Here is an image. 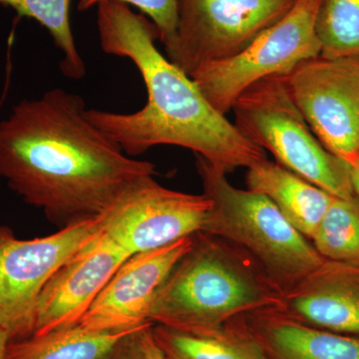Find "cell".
Returning <instances> with one entry per match:
<instances>
[{"label":"cell","instance_id":"obj_1","mask_svg":"<svg viewBox=\"0 0 359 359\" xmlns=\"http://www.w3.org/2000/svg\"><path fill=\"white\" fill-rule=\"evenodd\" d=\"M62 88L25 99L0 120V180L63 229L95 219L136 180L156 174L90 121Z\"/></svg>","mask_w":359,"mask_h":359},{"label":"cell","instance_id":"obj_2","mask_svg":"<svg viewBox=\"0 0 359 359\" xmlns=\"http://www.w3.org/2000/svg\"><path fill=\"white\" fill-rule=\"evenodd\" d=\"M101 49L128 58L147 89L148 100L134 113L86 109L87 118L130 157L159 145L189 149L229 174L266 159L226 115L215 109L187 75L156 46L157 28L126 4L103 1L96 6Z\"/></svg>","mask_w":359,"mask_h":359},{"label":"cell","instance_id":"obj_3","mask_svg":"<svg viewBox=\"0 0 359 359\" xmlns=\"http://www.w3.org/2000/svg\"><path fill=\"white\" fill-rule=\"evenodd\" d=\"M191 238L156 294L151 323L202 334L242 314L280 306L283 290L247 250L204 231Z\"/></svg>","mask_w":359,"mask_h":359},{"label":"cell","instance_id":"obj_4","mask_svg":"<svg viewBox=\"0 0 359 359\" xmlns=\"http://www.w3.org/2000/svg\"><path fill=\"white\" fill-rule=\"evenodd\" d=\"M196 168L211 201L202 231L247 250L283 292L325 262L266 196L236 188L223 170L201 156L196 155Z\"/></svg>","mask_w":359,"mask_h":359},{"label":"cell","instance_id":"obj_5","mask_svg":"<svg viewBox=\"0 0 359 359\" xmlns=\"http://www.w3.org/2000/svg\"><path fill=\"white\" fill-rule=\"evenodd\" d=\"M238 130L276 163L334 197L354 194L348 164L321 145L290 95L283 77H269L245 90L233 108Z\"/></svg>","mask_w":359,"mask_h":359},{"label":"cell","instance_id":"obj_6","mask_svg":"<svg viewBox=\"0 0 359 359\" xmlns=\"http://www.w3.org/2000/svg\"><path fill=\"white\" fill-rule=\"evenodd\" d=\"M321 1L297 0L282 20L237 55L196 70L191 77L212 107L226 115L252 84L287 76L304 61L320 56L316 20Z\"/></svg>","mask_w":359,"mask_h":359},{"label":"cell","instance_id":"obj_7","mask_svg":"<svg viewBox=\"0 0 359 359\" xmlns=\"http://www.w3.org/2000/svg\"><path fill=\"white\" fill-rule=\"evenodd\" d=\"M297 0H179L166 57L192 76L201 66L233 57L282 20Z\"/></svg>","mask_w":359,"mask_h":359},{"label":"cell","instance_id":"obj_8","mask_svg":"<svg viewBox=\"0 0 359 359\" xmlns=\"http://www.w3.org/2000/svg\"><path fill=\"white\" fill-rule=\"evenodd\" d=\"M98 219L22 240L0 226V327L9 341L34 334L40 294L57 269L100 233Z\"/></svg>","mask_w":359,"mask_h":359},{"label":"cell","instance_id":"obj_9","mask_svg":"<svg viewBox=\"0 0 359 359\" xmlns=\"http://www.w3.org/2000/svg\"><path fill=\"white\" fill-rule=\"evenodd\" d=\"M211 201L136 180L97 218L101 231L130 256L159 249L202 231Z\"/></svg>","mask_w":359,"mask_h":359},{"label":"cell","instance_id":"obj_10","mask_svg":"<svg viewBox=\"0 0 359 359\" xmlns=\"http://www.w3.org/2000/svg\"><path fill=\"white\" fill-rule=\"evenodd\" d=\"M318 140L346 163L359 158V56L309 59L283 77Z\"/></svg>","mask_w":359,"mask_h":359},{"label":"cell","instance_id":"obj_11","mask_svg":"<svg viewBox=\"0 0 359 359\" xmlns=\"http://www.w3.org/2000/svg\"><path fill=\"white\" fill-rule=\"evenodd\" d=\"M191 245L190 236L127 257L78 325L93 332H121L151 323L149 313L158 290Z\"/></svg>","mask_w":359,"mask_h":359},{"label":"cell","instance_id":"obj_12","mask_svg":"<svg viewBox=\"0 0 359 359\" xmlns=\"http://www.w3.org/2000/svg\"><path fill=\"white\" fill-rule=\"evenodd\" d=\"M128 252L102 231L75 252L45 285L37 302L34 334L76 327Z\"/></svg>","mask_w":359,"mask_h":359},{"label":"cell","instance_id":"obj_13","mask_svg":"<svg viewBox=\"0 0 359 359\" xmlns=\"http://www.w3.org/2000/svg\"><path fill=\"white\" fill-rule=\"evenodd\" d=\"M276 309L309 327L359 337V262L325 259Z\"/></svg>","mask_w":359,"mask_h":359},{"label":"cell","instance_id":"obj_14","mask_svg":"<svg viewBox=\"0 0 359 359\" xmlns=\"http://www.w3.org/2000/svg\"><path fill=\"white\" fill-rule=\"evenodd\" d=\"M238 318L268 359H359V337L309 327L276 308Z\"/></svg>","mask_w":359,"mask_h":359},{"label":"cell","instance_id":"obj_15","mask_svg":"<svg viewBox=\"0 0 359 359\" xmlns=\"http://www.w3.org/2000/svg\"><path fill=\"white\" fill-rule=\"evenodd\" d=\"M248 190L269 198L285 218L311 242L334 196L280 166L264 159L248 168Z\"/></svg>","mask_w":359,"mask_h":359},{"label":"cell","instance_id":"obj_16","mask_svg":"<svg viewBox=\"0 0 359 359\" xmlns=\"http://www.w3.org/2000/svg\"><path fill=\"white\" fill-rule=\"evenodd\" d=\"M152 335L165 359H268L238 316L207 334L153 325Z\"/></svg>","mask_w":359,"mask_h":359},{"label":"cell","instance_id":"obj_17","mask_svg":"<svg viewBox=\"0 0 359 359\" xmlns=\"http://www.w3.org/2000/svg\"><path fill=\"white\" fill-rule=\"evenodd\" d=\"M137 328L121 332H93L79 325L61 328L9 341L4 359H102L123 337Z\"/></svg>","mask_w":359,"mask_h":359},{"label":"cell","instance_id":"obj_18","mask_svg":"<svg viewBox=\"0 0 359 359\" xmlns=\"http://www.w3.org/2000/svg\"><path fill=\"white\" fill-rule=\"evenodd\" d=\"M0 6L11 7L18 15L43 26L62 53L60 68L63 74L74 80L84 77L86 67L71 28V0H0Z\"/></svg>","mask_w":359,"mask_h":359},{"label":"cell","instance_id":"obj_19","mask_svg":"<svg viewBox=\"0 0 359 359\" xmlns=\"http://www.w3.org/2000/svg\"><path fill=\"white\" fill-rule=\"evenodd\" d=\"M313 247L323 259L359 262V198L334 197L313 237Z\"/></svg>","mask_w":359,"mask_h":359},{"label":"cell","instance_id":"obj_20","mask_svg":"<svg viewBox=\"0 0 359 359\" xmlns=\"http://www.w3.org/2000/svg\"><path fill=\"white\" fill-rule=\"evenodd\" d=\"M316 33L321 56H359V0H323L316 20Z\"/></svg>","mask_w":359,"mask_h":359},{"label":"cell","instance_id":"obj_21","mask_svg":"<svg viewBox=\"0 0 359 359\" xmlns=\"http://www.w3.org/2000/svg\"><path fill=\"white\" fill-rule=\"evenodd\" d=\"M103 1H115L138 9L157 28L159 39L167 44L177 25L179 0H80L78 11H87Z\"/></svg>","mask_w":359,"mask_h":359},{"label":"cell","instance_id":"obj_22","mask_svg":"<svg viewBox=\"0 0 359 359\" xmlns=\"http://www.w3.org/2000/svg\"><path fill=\"white\" fill-rule=\"evenodd\" d=\"M154 323H149L123 337L102 359H147L144 348V332Z\"/></svg>","mask_w":359,"mask_h":359},{"label":"cell","instance_id":"obj_23","mask_svg":"<svg viewBox=\"0 0 359 359\" xmlns=\"http://www.w3.org/2000/svg\"><path fill=\"white\" fill-rule=\"evenodd\" d=\"M152 327H149L144 332V348H145L146 358L147 359H165L161 353L159 347L156 344L152 335Z\"/></svg>","mask_w":359,"mask_h":359},{"label":"cell","instance_id":"obj_24","mask_svg":"<svg viewBox=\"0 0 359 359\" xmlns=\"http://www.w3.org/2000/svg\"><path fill=\"white\" fill-rule=\"evenodd\" d=\"M347 164H348L354 194L359 198V158Z\"/></svg>","mask_w":359,"mask_h":359},{"label":"cell","instance_id":"obj_25","mask_svg":"<svg viewBox=\"0 0 359 359\" xmlns=\"http://www.w3.org/2000/svg\"><path fill=\"white\" fill-rule=\"evenodd\" d=\"M8 342V337H7L6 332L0 327V359L6 358V347Z\"/></svg>","mask_w":359,"mask_h":359}]
</instances>
